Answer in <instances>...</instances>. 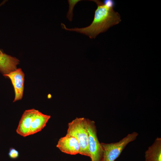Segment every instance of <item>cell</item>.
<instances>
[{"label": "cell", "instance_id": "6da1fadb", "mask_svg": "<svg viewBox=\"0 0 161 161\" xmlns=\"http://www.w3.org/2000/svg\"><path fill=\"white\" fill-rule=\"evenodd\" d=\"M89 1L95 2L97 6L91 24L84 27L68 28L62 23L61 26L62 28L86 35L90 38H95L100 33L106 32L110 27L121 21L120 15L113 9L115 4L114 1L105 0L103 2L99 0Z\"/></svg>", "mask_w": 161, "mask_h": 161}, {"label": "cell", "instance_id": "7a4b0ae2", "mask_svg": "<svg viewBox=\"0 0 161 161\" xmlns=\"http://www.w3.org/2000/svg\"><path fill=\"white\" fill-rule=\"evenodd\" d=\"M66 135L72 136L77 140L80 147L79 154L90 157L86 119L77 117L69 123Z\"/></svg>", "mask_w": 161, "mask_h": 161}, {"label": "cell", "instance_id": "3957f363", "mask_svg": "<svg viewBox=\"0 0 161 161\" xmlns=\"http://www.w3.org/2000/svg\"><path fill=\"white\" fill-rule=\"evenodd\" d=\"M136 132L128 134L118 142L109 143H100L103 151V161H114L120 155L126 146L137 138Z\"/></svg>", "mask_w": 161, "mask_h": 161}, {"label": "cell", "instance_id": "277c9868", "mask_svg": "<svg viewBox=\"0 0 161 161\" xmlns=\"http://www.w3.org/2000/svg\"><path fill=\"white\" fill-rule=\"evenodd\" d=\"M88 131V144L91 161H101L103 158V151L97 136L94 121L87 119Z\"/></svg>", "mask_w": 161, "mask_h": 161}, {"label": "cell", "instance_id": "5b68a950", "mask_svg": "<svg viewBox=\"0 0 161 161\" xmlns=\"http://www.w3.org/2000/svg\"><path fill=\"white\" fill-rule=\"evenodd\" d=\"M3 75L11 80L13 86L15 93L13 102L21 100L23 95L25 76L21 69L17 68L16 70Z\"/></svg>", "mask_w": 161, "mask_h": 161}, {"label": "cell", "instance_id": "8992f818", "mask_svg": "<svg viewBox=\"0 0 161 161\" xmlns=\"http://www.w3.org/2000/svg\"><path fill=\"white\" fill-rule=\"evenodd\" d=\"M51 116L44 114L38 110L32 109L28 121L30 135L41 131L46 126Z\"/></svg>", "mask_w": 161, "mask_h": 161}, {"label": "cell", "instance_id": "52a82bcc", "mask_svg": "<svg viewBox=\"0 0 161 161\" xmlns=\"http://www.w3.org/2000/svg\"><path fill=\"white\" fill-rule=\"evenodd\" d=\"M56 146L62 152L72 155L79 154L80 150L77 140L72 136L66 134L59 139Z\"/></svg>", "mask_w": 161, "mask_h": 161}, {"label": "cell", "instance_id": "ba28073f", "mask_svg": "<svg viewBox=\"0 0 161 161\" xmlns=\"http://www.w3.org/2000/svg\"><path fill=\"white\" fill-rule=\"evenodd\" d=\"M19 60L17 58L0 50V71L3 75L8 74L17 69Z\"/></svg>", "mask_w": 161, "mask_h": 161}, {"label": "cell", "instance_id": "9c48e42d", "mask_svg": "<svg viewBox=\"0 0 161 161\" xmlns=\"http://www.w3.org/2000/svg\"><path fill=\"white\" fill-rule=\"evenodd\" d=\"M145 161H161V138L157 137L145 152Z\"/></svg>", "mask_w": 161, "mask_h": 161}, {"label": "cell", "instance_id": "30bf717a", "mask_svg": "<svg viewBox=\"0 0 161 161\" xmlns=\"http://www.w3.org/2000/svg\"><path fill=\"white\" fill-rule=\"evenodd\" d=\"M81 0H68L69 10L66 15V18L68 20L71 21L73 16V10L75 6Z\"/></svg>", "mask_w": 161, "mask_h": 161}, {"label": "cell", "instance_id": "8fae6325", "mask_svg": "<svg viewBox=\"0 0 161 161\" xmlns=\"http://www.w3.org/2000/svg\"><path fill=\"white\" fill-rule=\"evenodd\" d=\"M8 155L9 157L11 159L15 160L18 157L19 153L16 149L11 147L9 149Z\"/></svg>", "mask_w": 161, "mask_h": 161}, {"label": "cell", "instance_id": "7c38bea8", "mask_svg": "<svg viewBox=\"0 0 161 161\" xmlns=\"http://www.w3.org/2000/svg\"><path fill=\"white\" fill-rule=\"evenodd\" d=\"M101 161H103V159H102V160Z\"/></svg>", "mask_w": 161, "mask_h": 161}]
</instances>
